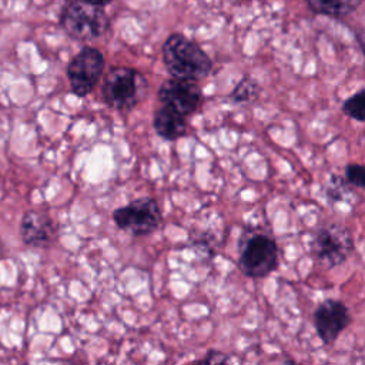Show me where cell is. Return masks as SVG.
<instances>
[{
    "label": "cell",
    "mask_w": 365,
    "mask_h": 365,
    "mask_svg": "<svg viewBox=\"0 0 365 365\" xmlns=\"http://www.w3.org/2000/svg\"><path fill=\"white\" fill-rule=\"evenodd\" d=\"M115 225L134 235L144 237L155 231L161 222L158 202L151 197H140L124 207H118L111 214Z\"/></svg>",
    "instance_id": "cell-5"
},
{
    "label": "cell",
    "mask_w": 365,
    "mask_h": 365,
    "mask_svg": "<svg viewBox=\"0 0 365 365\" xmlns=\"http://www.w3.org/2000/svg\"><path fill=\"white\" fill-rule=\"evenodd\" d=\"M364 167L361 164L356 163H351L346 165L345 168V177L346 181L358 188H364L365 187V173H364Z\"/></svg>",
    "instance_id": "cell-15"
},
{
    "label": "cell",
    "mask_w": 365,
    "mask_h": 365,
    "mask_svg": "<svg viewBox=\"0 0 365 365\" xmlns=\"http://www.w3.org/2000/svg\"><path fill=\"white\" fill-rule=\"evenodd\" d=\"M87 1L93 3V4H97V6H100V7H104V6H107L108 3H111L113 0H87Z\"/></svg>",
    "instance_id": "cell-18"
},
{
    "label": "cell",
    "mask_w": 365,
    "mask_h": 365,
    "mask_svg": "<svg viewBox=\"0 0 365 365\" xmlns=\"http://www.w3.org/2000/svg\"><path fill=\"white\" fill-rule=\"evenodd\" d=\"M158 98L164 106L188 117L200 107L202 93L197 81L171 77L160 86Z\"/></svg>",
    "instance_id": "cell-8"
},
{
    "label": "cell",
    "mask_w": 365,
    "mask_h": 365,
    "mask_svg": "<svg viewBox=\"0 0 365 365\" xmlns=\"http://www.w3.org/2000/svg\"><path fill=\"white\" fill-rule=\"evenodd\" d=\"M103 70V53L91 46L83 47L67 64L66 73L71 91L78 97L88 96L100 81Z\"/></svg>",
    "instance_id": "cell-7"
},
{
    "label": "cell",
    "mask_w": 365,
    "mask_h": 365,
    "mask_svg": "<svg viewBox=\"0 0 365 365\" xmlns=\"http://www.w3.org/2000/svg\"><path fill=\"white\" fill-rule=\"evenodd\" d=\"M153 125H154L155 133L161 138L168 140V141L181 138L187 131L185 117L164 104H163V107L155 110Z\"/></svg>",
    "instance_id": "cell-11"
},
{
    "label": "cell",
    "mask_w": 365,
    "mask_h": 365,
    "mask_svg": "<svg viewBox=\"0 0 365 365\" xmlns=\"http://www.w3.org/2000/svg\"><path fill=\"white\" fill-rule=\"evenodd\" d=\"M258 94H259V86L257 84V81H254L250 77H244L234 87V90L230 94V98L234 103H247V101L255 100Z\"/></svg>",
    "instance_id": "cell-13"
},
{
    "label": "cell",
    "mask_w": 365,
    "mask_h": 365,
    "mask_svg": "<svg viewBox=\"0 0 365 365\" xmlns=\"http://www.w3.org/2000/svg\"><path fill=\"white\" fill-rule=\"evenodd\" d=\"M228 361H230V355H227L221 351L211 349L205 354V356L202 358L201 362H204V364H215V362L217 364H224V362H228Z\"/></svg>",
    "instance_id": "cell-17"
},
{
    "label": "cell",
    "mask_w": 365,
    "mask_h": 365,
    "mask_svg": "<svg viewBox=\"0 0 365 365\" xmlns=\"http://www.w3.org/2000/svg\"><path fill=\"white\" fill-rule=\"evenodd\" d=\"M328 197L334 201H342L345 200L344 194L342 192H348V188H346V184H345V180L336 174H334L331 177V181H329V187H328Z\"/></svg>",
    "instance_id": "cell-16"
},
{
    "label": "cell",
    "mask_w": 365,
    "mask_h": 365,
    "mask_svg": "<svg viewBox=\"0 0 365 365\" xmlns=\"http://www.w3.org/2000/svg\"><path fill=\"white\" fill-rule=\"evenodd\" d=\"M364 0H305L308 9L321 16L327 17H345L354 13Z\"/></svg>",
    "instance_id": "cell-12"
},
{
    "label": "cell",
    "mask_w": 365,
    "mask_h": 365,
    "mask_svg": "<svg viewBox=\"0 0 365 365\" xmlns=\"http://www.w3.org/2000/svg\"><path fill=\"white\" fill-rule=\"evenodd\" d=\"M163 63L171 77L200 81L212 67L207 53L181 33L170 34L163 44Z\"/></svg>",
    "instance_id": "cell-1"
},
{
    "label": "cell",
    "mask_w": 365,
    "mask_h": 365,
    "mask_svg": "<svg viewBox=\"0 0 365 365\" xmlns=\"http://www.w3.org/2000/svg\"><path fill=\"white\" fill-rule=\"evenodd\" d=\"M354 250L351 231L338 222L328 224L318 230L312 240V251L321 264L334 268L346 261Z\"/></svg>",
    "instance_id": "cell-6"
},
{
    "label": "cell",
    "mask_w": 365,
    "mask_h": 365,
    "mask_svg": "<svg viewBox=\"0 0 365 365\" xmlns=\"http://www.w3.org/2000/svg\"><path fill=\"white\" fill-rule=\"evenodd\" d=\"M56 232L57 227L54 221L38 211H29L21 218L20 235L23 242L30 247H47L54 240Z\"/></svg>",
    "instance_id": "cell-10"
},
{
    "label": "cell",
    "mask_w": 365,
    "mask_h": 365,
    "mask_svg": "<svg viewBox=\"0 0 365 365\" xmlns=\"http://www.w3.org/2000/svg\"><path fill=\"white\" fill-rule=\"evenodd\" d=\"M278 267V247L265 232H252L241 242L238 268L251 278H264Z\"/></svg>",
    "instance_id": "cell-4"
},
{
    "label": "cell",
    "mask_w": 365,
    "mask_h": 365,
    "mask_svg": "<svg viewBox=\"0 0 365 365\" xmlns=\"http://www.w3.org/2000/svg\"><path fill=\"white\" fill-rule=\"evenodd\" d=\"M351 315L346 305L338 299L322 301L314 312V325L324 344H334L349 325Z\"/></svg>",
    "instance_id": "cell-9"
},
{
    "label": "cell",
    "mask_w": 365,
    "mask_h": 365,
    "mask_svg": "<svg viewBox=\"0 0 365 365\" xmlns=\"http://www.w3.org/2000/svg\"><path fill=\"white\" fill-rule=\"evenodd\" d=\"M365 90H359L356 94L348 97L344 103H342V111L354 118L355 121L362 123L365 120Z\"/></svg>",
    "instance_id": "cell-14"
},
{
    "label": "cell",
    "mask_w": 365,
    "mask_h": 365,
    "mask_svg": "<svg viewBox=\"0 0 365 365\" xmlns=\"http://www.w3.org/2000/svg\"><path fill=\"white\" fill-rule=\"evenodd\" d=\"M60 26L73 38L90 41L103 37L110 20L103 7L87 0H67L60 13Z\"/></svg>",
    "instance_id": "cell-2"
},
{
    "label": "cell",
    "mask_w": 365,
    "mask_h": 365,
    "mask_svg": "<svg viewBox=\"0 0 365 365\" xmlns=\"http://www.w3.org/2000/svg\"><path fill=\"white\" fill-rule=\"evenodd\" d=\"M147 91L145 78L133 67H113L104 77L101 94L108 107L115 110H131Z\"/></svg>",
    "instance_id": "cell-3"
}]
</instances>
